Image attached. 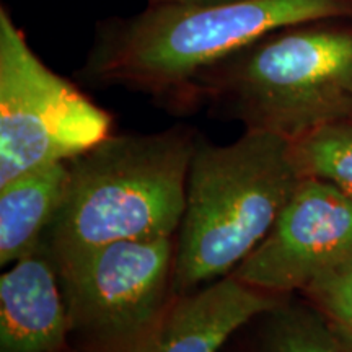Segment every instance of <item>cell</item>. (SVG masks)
<instances>
[{
  "label": "cell",
  "mask_w": 352,
  "mask_h": 352,
  "mask_svg": "<svg viewBox=\"0 0 352 352\" xmlns=\"http://www.w3.org/2000/svg\"><path fill=\"white\" fill-rule=\"evenodd\" d=\"M352 266V199L303 178L271 232L232 272L264 292L307 290Z\"/></svg>",
  "instance_id": "cell-7"
},
{
  "label": "cell",
  "mask_w": 352,
  "mask_h": 352,
  "mask_svg": "<svg viewBox=\"0 0 352 352\" xmlns=\"http://www.w3.org/2000/svg\"><path fill=\"white\" fill-rule=\"evenodd\" d=\"M290 147L303 178L333 184L352 199V120L321 126Z\"/></svg>",
  "instance_id": "cell-11"
},
{
  "label": "cell",
  "mask_w": 352,
  "mask_h": 352,
  "mask_svg": "<svg viewBox=\"0 0 352 352\" xmlns=\"http://www.w3.org/2000/svg\"><path fill=\"white\" fill-rule=\"evenodd\" d=\"M270 292L228 274L206 289L175 296L153 318L129 336L94 352H217L245 323L274 308Z\"/></svg>",
  "instance_id": "cell-8"
},
{
  "label": "cell",
  "mask_w": 352,
  "mask_h": 352,
  "mask_svg": "<svg viewBox=\"0 0 352 352\" xmlns=\"http://www.w3.org/2000/svg\"><path fill=\"white\" fill-rule=\"evenodd\" d=\"M173 239L114 241L54 264L70 331L103 346L129 336L168 302Z\"/></svg>",
  "instance_id": "cell-6"
},
{
  "label": "cell",
  "mask_w": 352,
  "mask_h": 352,
  "mask_svg": "<svg viewBox=\"0 0 352 352\" xmlns=\"http://www.w3.org/2000/svg\"><path fill=\"white\" fill-rule=\"evenodd\" d=\"M67 162L44 165L0 186V263L10 266L43 246L44 233L63 204Z\"/></svg>",
  "instance_id": "cell-10"
},
{
  "label": "cell",
  "mask_w": 352,
  "mask_h": 352,
  "mask_svg": "<svg viewBox=\"0 0 352 352\" xmlns=\"http://www.w3.org/2000/svg\"><path fill=\"white\" fill-rule=\"evenodd\" d=\"M235 2V0H151V6H160V3H170V6H219V3Z\"/></svg>",
  "instance_id": "cell-14"
},
{
  "label": "cell",
  "mask_w": 352,
  "mask_h": 352,
  "mask_svg": "<svg viewBox=\"0 0 352 352\" xmlns=\"http://www.w3.org/2000/svg\"><path fill=\"white\" fill-rule=\"evenodd\" d=\"M315 21L267 34L197 78L191 100L210 98L246 129L292 142L352 120V28Z\"/></svg>",
  "instance_id": "cell-4"
},
{
  "label": "cell",
  "mask_w": 352,
  "mask_h": 352,
  "mask_svg": "<svg viewBox=\"0 0 352 352\" xmlns=\"http://www.w3.org/2000/svg\"><path fill=\"white\" fill-rule=\"evenodd\" d=\"M111 116L47 67L0 8V186L108 138Z\"/></svg>",
  "instance_id": "cell-5"
},
{
  "label": "cell",
  "mask_w": 352,
  "mask_h": 352,
  "mask_svg": "<svg viewBox=\"0 0 352 352\" xmlns=\"http://www.w3.org/2000/svg\"><path fill=\"white\" fill-rule=\"evenodd\" d=\"M305 292L328 320V327L352 344V266L320 280Z\"/></svg>",
  "instance_id": "cell-12"
},
{
  "label": "cell",
  "mask_w": 352,
  "mask_h": 352,
  "mask_svg": "<svg viewBox=\"0 0 352 352\" xmlns=\"http://www.w3.org/2000/svg\"><path fill=\"white\" fill-rule=\"evenodd\" d=\"M271 352H352V344L334 329L310 323H287L279 328Z\"/></svg>",
  "instance_id": "cell-13"
},
{
  "label": "cell",
  "mask_w": 352,
  "mask_h": 352,
  "mask_svg": "<svg viewBox=\"0 0 352 352\" xmlns=\"http://www.w3.org/2000/svg\"><path fill=\"white\" fill-rule=\"evenodd\" d=\"M196 139L183 127L108 135L69 160L63 204L47 228L54 264L114 241L173 239Z\"/></svg>",
  "instance_id": "cell-2"
},
{
  "label": "cell",
  "mask_w": 352,
  "mask_h": 352,
  "mask_svg": "<svg viewBox=\"0 0 352 352\" xmlns=\"http://www.w3.org/2000/svg\"><path fill=\"white\" fill-rule=\"evenodd\" d=\"M352 19V0H235L219 6H151L101 26L83 67L96 85L191 101L214 67L267 34L315 21Z\"/></svg>",
  "instance_id": "cell-1"
},
{
  "label": "cell",
  "mask_w": 352,
  "mask_h": 352,
  "mask_svg": "<svg viewBox=\"0 0 352 352\" xmlns=\"http://www.w3.org/2000/svg\"><path fill=\"white\" fill-rule=\"evenodd\" d=\"M44 246L0 277V352H59L70 331L59 274Z\"/></svg>",
  "instance_id": "cell-9"
},
{
  "label": "cell",
  "mask_w": 352,
  "mask_h": 352,
  "mask_svg": "<svg viewBox=\"0 0 352 352\" xmlns=\"http://www.w3.org/2000/svg\"><path fill=\"white\" fill-rule=\"evenodd\" d=\"M303 176L290 140L246 132L228 145L196 139L176 243L171 292L232 274L266 239Z\"/></svg>",
  "instance_id": "cell-3"
}]
</instances>
